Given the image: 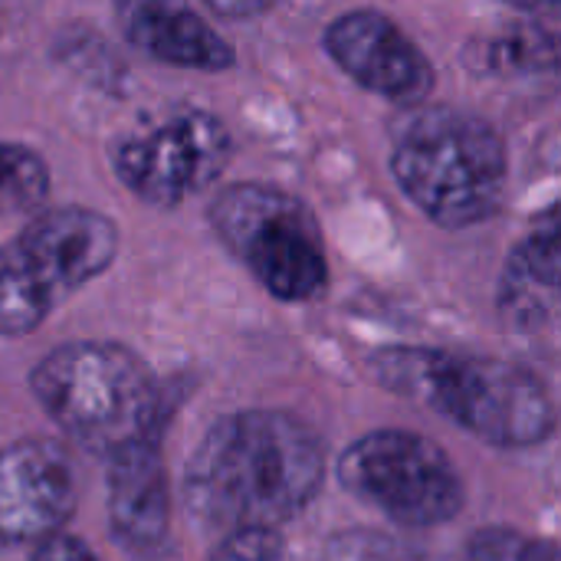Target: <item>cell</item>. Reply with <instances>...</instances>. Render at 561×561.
Listing matches in <instances>:
<instances>
[{
	"label": "cell",
	"mask_w": 561,
	"mask_h": 561,
	"mask_svg": "<svg viewBox=\"0 0 561 561\" xmlns=\"http://www.w3.org/2000/svg\"><path fill=\"white\" fill-rule=\"evenodd\" d=\"M325 483V444L296 414L237 411L207 427L184 467V506L214 536L279 529L306 513Z\"/></svg>",
	"instance_id": "6da1fadb"
},
{
	"label": "cell",
	"mask_w": 561,
	"mask_h": 561,
	"mask_svg": "<svg viewBox=\"0 0 561 561\" xmlns=\"http://www.w3.org/2000/svg\"><path fill=\"white\" fill-rule=\"evenodd\" d=\"M371 371L381 388L437 411L500 450L536 447L556 431L552 391L516 362L394 345L371 355Z\"/></svg>",
	"instance_id": "7a4b0ae2"
},
{
	"label": "cell",
	"mask_w": 561,
	"mask_h": 561,
	"mask_svg": "<svg viewBox=\"0 0 561 561\" xmlns=\"http://www.w3.org/2000/svg\"><path fill=\"white\" fill-rule=\"evenodd\" d=\"M391 174L431 224L470 230L500 214L510 187V151L503 135L473 112L414 105L394 131Z\"/></svg>",
	"instance_id": "3957f363"
},
{
	"label": "cell",
	"mask_w": 561,
	"mask_h": 561,
	"mask_svg": "<svg viewBox=\"0 0 561 561\" xmlns=\"http://www.w3.org/2000/svg\"><path fill=\"white\" fill-rule=\"evenodd\" d=\"M30 391L62 434L102 457L154 437L164 411L151 365L138 352L99 339L46 352L30 371Z\"/></svg>",
	"instance_id": "277c9868"
},
{
	"label": "cell",
	"mask_w": 561,
	"mask_h": 561,
	"mask_svg": "<svg viewBox=\"0 0 561 561\" xmlns=\"http://www.w3.org/2000/svg\"><path fill=\"white\" fill-rule=\"evenodd\" d=\"M118 247V224L95 207L66 204L36 214L0 247V339L36 332L115 263Z\"/></svg>",
	"instance_id": "5b68a950"
},
{
	"label": "cell",
	"mask_w": 561,
	"mask_h": 561,
	"mask_svg": "<svg viewBox=\"0 0 561 561\" xmlns=\"http://www.w3.org/2000/svg\"><path fill=\"white\" fill-rule=\"evenodd\" d=\"M217 240L279 302H312L329 289V253L316 214L296 194L240 181L207 210Z\"/></svg>",
	"instance_id": "8992f818"
},
{
	"label": "cell",
	"mask_w": 561,
	"mask_h": 561,
	"mask_svg": "<svg viewBox=\"0 0 561 561\" xmlns=\"http://www.w3.org/2000/svg\"><path fill=\"white\" fill-rule=\"evenodd\" d=\"M335 477L365 506L404 529H437L460 516L463 480L450 454L414 431L385 427L348 444Z\"/></svg>",
	"instance_id": "52a82bcc"
},
{
	"label": "cell",
	"mask_w": 561,
	"mask_h": 561,
	"mask_svg": "<svg viewBox=\"0 0 561 561\" xmlns=\"http://www.w3.org/2000/svg\"><path fill=\"white\" fill-rule=\"evenodd\" d=\"M233 138L220 115L181 105L112 145V171L148 207L174 210L207 191L230 164Z\"/></svg>",
	"instance_id": "ba28073f"
},
{
	"label": "cell",
	"mask_w": 561,
	"mask_h": 561,
	"mask_svg": "<svg viewBox=\"0 0 561 561\" xmlns=\"http://www.w3.org/2000/svg\"><path fill=\"white\" fill-rule=\"evenodd\" d=\"M322 49L352 82L394 105H424L437 79L427 53L381 10L339 13L322 30Z\"/></svg>",
	"instance_id": "9c48e42d"
},
{
	"label": "cell",
	"mask_w": 561,
	"mask_h": 561,
	"mask_svg": "<svg viewBox=\"0 0 561 561\" xmlns=\"http://www.w3.org/2000/svg\"><path fill=\"white\" fill-rule=\"evenodd\" d=\"M76 470L59 440L20 437L0 447V542L36 546L72 519Z\"/></svg>",
	"instance_id": "30bf717a"
},
{
	"label": "cell",
	"mask_w": 561,
	"mask_h": 561,
	"mask_svg": "<svg viewBox=\"0 0 561 561\" xmlns=\"http://www.w3.org/2000/svg\"><path fill=\"white\" fill-rule=\"evenodd\" d=\"M105 506L112 536L131 556H158L171 533V493L158 434L131 440L105 460Z\"/></svg>",
	"instance_id": "8fae6325"
},
{
	"label": "cell",
	"mask_w": 561,
	"mask_h": 561,
	"mask_svg": "<svg viewBox=\"0 0 561 561\" xmlns=\"http://www.w3.org/2000/svg\"><path fill=\"white\" fill-rule=\"evenodd\" d=\"M122 36L154 62L197 72L233 69V46L191 7V0H112Z\"/></svg>",
	"instance_id": "7c38bea8"
},
{
	"label": "cell",
	"mask_w": 561,
	"mask_h": 561,
	"mask_svg": "<svg viewBox=\"0 0 561 561\" xmlns=\"http://www.w3.org/2000/svg\"><path fill=\"white\" fill-rule=\"evenodd\" d=\"M500 316L506 329L539 335L559 316V210L549 207L542 220L506 256L500 293Z\"/></svg>",
	"instance_id": "4fadbf2b"
},
{
	"label": "cell",
	"mask_w": 561,
	"mask_h": 561,
	"mask_svg": "<svg viewBox=\"0 0 561 561\" xmlns=\"http://www.w3.org/2000/svg\"><path fill=\"white\" fill-rule=\"evenodd\" d=\"M49 164L20 141H0V217L36 210L49 197Z\"/></svg>",
	"instance_id": "5bb4252c"
},
{
	"label": "cell",
	"mask_w": 561,
	"mask_h": 561,
	"mask_svg": "<svg viewBox=\"0 0 561 561\" xmlns=\"http://www.w3.org/2000/svg\"><path fill=\"white\" fill-rule=\"evenodd\" d=\"M463 556L473 561H559V549L549 539H533L510 526H486L470 536Z\"/></svg>",
	"instance_id": "9a60e30c"
},
{
	"label": "cell",
	"mask_w": 561,
	"mask_h": 561,
	"mask_svg": "<svg viewBox=\"0 0 561 561\" xmlns=\"http://www.w3.org/2000/svg\"><path fill=\"white\" fill-rule=\"evenodd\" d=\"M286 542L279 529H233L227 536H217V546L210 561H283Z\"/></svg>",
	"instance_id": "2e32d148"
},
{
	"label": "cell",
	"mask_w": 561,
	"mask_h": 561,
	"mask_svg": "<svg viewBox=\"0 0 561 561\" xmlns=\"http://www.w3.org/2000/svg\"><path fill=\"white\" fill-rule=\"evenodd\" d=\"M30 561H99L92 549H85L79 539L66 536V533H56L43 542L33 546V556Z\"/></svg>",
	"instance_id": "e0dca14e"
},
{
	"label": "cell",
	"mask_w": 561,
	"mask_h": 561,
	"mask_svg": "<svg viewBox=\"0 0 561 561\" xmlns=\"http://www.w3.org/2000/svg\"><path fill=\"white\" fill-rule=\"evenodd\" d=\"M207 7L227 20H247V16H256L270 7V0H207Z\"/></svg>",
	"instance_id": "ac0fdd59"
},
{
	"label": "cell",
	"mask_w": 561,
	"mask_h": 561,
	"mask_svg": "<svg viewBox=\"0 0 561 561\" xmlns=\"http://www.w3.org/2000/svg\"><path fill=\"white\" fill-rule=\"evenodd\" d=\"M503 3H510V7H516L523 13H539V10H552L556 7V0H503Z\"/></svg>",
	"instance_id": "d6986e66"
},
{
	"label": "cell",
	"mask_w": 561,
	"mask_h": 561,
	"mask_svg": "<svg viewBox=\"0 0 561 561\" xmlns=\"http://www.w3.org/2000/svg\"><path fill=\"white\" fill-rule=\"evenodd\" d=\"M447 561H473L470 556H457V559H447Z\"/></svg>",
	"instance_id": "ffe728a7"
}]
</instances>
